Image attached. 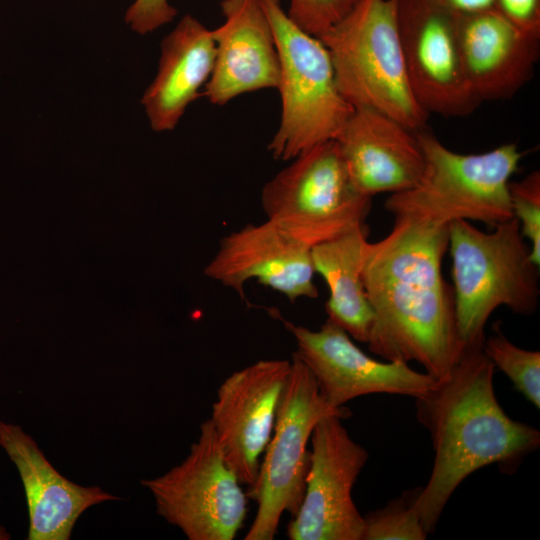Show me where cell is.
<instances>
[{
    "label": "cell",
    "instance_id": "cell-2",
    "mask_svg": "<svg viewBox=\"0 0 540 540\" xmlns=\"http://www.w3.org/2000/svg\"><path fill=\"white\" fill-rule=\"evenodd\" d=\"M494 370L483 344L466 346L451 372L415 398L417 420L428 430L434 450L430 477L415 500L428 534L470 474L491 464L512 471L540 445L538 429L510 418L500 406Z\"/></svg>",
    "mask_w": 540,
    "mask_h": 540
},
{
    "label": "cell",
    "instance_id": "cell-4",
    "mask_svg": "<svg viewBox=\"0 0 540 540\" xmlns=\"http://www.w3.org/2000/svg\"><path fill=\"white\" fill-rule=\"evenodd\" d=\"M319 38L351 106L377 110L416 132L424 129L429 114L409 82L397 0H359Z\"/></svg>",
    "mask_w": 540,
    "mask_h": 540
},
{
    "label": "cell",
    "instance_id": "cell-9",
    "mask_svg": "<svg viewBox=\"0 0 540 540\" xmlns=\"http://www.w3.org/2000/svg\"><path fill=\"white\" fill-rule=\"evenodd\" d=\"M141 484L151 492L157 513L189 540H232L248 511V495L227 464L209 419L180 464Z\"/></svg>",
    "mask_w": 540,
    "mask_h": 540
},
{
    "label": "cell",
    "instance_id": "cell-24",
    "mask_svg": "<svg viewBox=\"0 0 540 540\" xmlns=\"http://www.w3.org/2000/svg\"><path fill=\"white\" fill-rule=\"evenodd\" d=\"M359 0H290L288 17L303 31L321 36Z\"/></svg>",
    "mask_w": 540,
    "mask_h": 540
},
{
    "label": "cell",
    "instance_id": "cell-16",
    "mask_svg": "<svg viewBox=\"0 0 540 540\" xmlns=\"http://www.w3.org/2000/svg\"><path fill=\"white\" fill-rule=\"evenodd\" d=\"M223 23L212 30L216 53L204 95L215 105L261 89H277L279 54L261 0H222Z\"/></svg>",
    "mask_w": 540,
    "mask_h": 540
},
{
    "label": "cell",
    "instance_id": "cell-7",
    "mask_svg": "<svg viewBox=\"0 0 540 540\" xmlns=\"http://www.w3.org/2000/svg\"><path fill=\"white\" fill-rule=\"evenodd\" d=\"M292 160L262 188L266 220L311 248L366 225L372 198L354 186L335 139Z\"/></svg>",
    "mask_w": 540,
    "mask_h": 540
},
{
    "label": "cell",
    "instance_id": "cell-21",
    "mask_svg": "<svg viewBox=\"0 0 540 540\" xmlns=\"http://www.w3.org/2000/svg\"><path fill=\"white\" fill-rule=\"evenodd\" d=\"M494 334L484 340L483 351L495 368L500 369L516 389L537 409L540 408V352L513 344L493 326Z\"/></svg>",
    "mask_w": 540,
    "mask_h": 540
},
{
    "label": "cell",
    "instance_id": "cell-3",
    "mask_svg": "<svg viewBox=\"0 0 540 540\" xmlns=\"http://www.w3.org/2000/svg\"><path fill=\"white\" fill-rule=\"evenodd\" d=\"M491 232L470 221L448 224V250L458 331L465 346L483 344L493 311L505 306L529 316L539 301V271L516 218Z\"/></svg>",
    "mask_w": 540,
    "mask_h": 540
},
{
    "label": "cell",
    "instance_id": "cell-25",
    "mask_svg": "<svg viewBox=\"0 0 540 540\" xmlns=\"http://www.w3.org/2000/svg\"><path fill=\"white\" fill-rule=\"evenodd\" d=\"M176 14L168 0H135L126 11L125 22L132 30L146 34L171 22Z\"/></svg>",
    "mask_w": 540,
    "mask_h": 540
},
{
    "label": "cell",
    "instance_id": "cell-27",
    "mask_svg": "<svg viewBox=\"0 0 540 540\" xmlns=\"http://www.w3.org/2000/svg\"><path fill=\"white\" fill-rule=\"evenodd\" d=\"M455 13H466L493 6V0H434Z\"/></svg>",
    "mask_w": 540,
    "mask_h": 540
},
{
    "label": "cell",
    "instance_id": "cell-28",
    "mask_svg": "<svg viewBox=\"0 0 540 540\" xmlns=\"http://www.w3.org/2000/svg\"><path fill=\"white\" fill-rule=\"evenodd\" d=\"M10 538V535L5 531L4 528L0 527V540H7Z\"/></svg>",
    "mask_w": 540,
    "mask_h": 540
},
{
    "label": "cell",
    "instance_id": "cell-5",
    "mask_svg": "<svg viewBox=\"0 0 540 540\" xmlns=\"http://www.w3.org/2000/svg\"><path fill=\"white\" fill-rule=\"evenodd\" d=\"M424 169L411 188L390 194L385 209L407 217L448 225L479 221L492 227L513 218L509 182L523 157L515 143L479 154H461L424 129L417 131Z\"/></svg>",
    "mask_w": 540,
    "mask_h": 540
},
{
    "label": "cell",
    "instance_id": "cell-15",
    "mask_svg": "<svg viewBox=\"0 0 540 540\" xmlns=\"http://www.w3.org/2000/svg\"><path fill=\"white\" fill-rule=\"evenodd\" d=\"M456 33L464 75L480 103L513 97L533 76L540 36L519 28L493 6L456 13Z\"/></svg>",
    "mask_w": 540,
    "mask_h": 540
},
{
    "label": "cell",
    "instance_id": "cell-14",
    "mask_svg": "<svg viewBox=\"0 0 540 540\" xmlns=\"http://www.w3.org/2000/svg\"><path fill=\"white\" fill-rule=\"evenodd\" d=\"M311 247L274 223L247 224L224 236L204 269L210 279L245 299V285L257 280L294 303L318 297Z\"/></svg>",
    "mask_w": 540,
    "mask_h": 540
},
{
    "label": "cell",
    "instance_id": "cell-22",
    "mask_svg": "<svg viewBox=\"0 0 540 540\" xmlns=\"http://www.w3.org/2000/svg\"><path fill=\"white\" fill-rule=\"evenodd\" d=\"M421 487L405 491L365 516L362 540H424L428 533L415 508Z\"/></svg>",
    "mask_w": 540,
    "mask_h": 540
},
{
    "label": "cell",
    "instance_id": "cell-6",
    "mask_svg": "<svg viewBox=\"0 0 540 540\" xmlns=\"http://www.w3.org/2000/svg\"><path fill=\"white\" fill-rule=\"evenodd\" d=\"M261 1L280 62L281 119L268 150L274 159L289 161L335 139L354 107L337 86L330 55L320 38L293 23L280 2Z\"/></svg>",
    "mask_w": 540,
    "mask_h": 540
},
{
    "label": "cell",
    "instance_id": "cell-11",
    "mask_svg": "<svg viewBox=\"0 0 540 540\" xmlns=\"http://www.w3.org/2000/svg\"><path fill=\"white\" fill-rule=\"evenodd\" d=\"M405 66L413 93L428 113L465 117L481 104L462 68L456 13L434 0H397Z\"/></svg>",
    "mask_w": 540,
    "mask_h": 540
},
{
    "label": "cell",
    "instance_id": "cell-1",
    "mask_svg": "<svg viewBox=\"0 0 540 540\" xmlns=\"http://www.w3.org/2000/svg\"><path fill=\"white\" fill-rule=\"evenodd\" d=\"M448 225L395 217L392 230L367 241L362 279L374 319L369 350L386 361L417 362L445 378L466 346L456 320L453 287L443 277Z\"/></svg>",
    "mask_w": 540,
    "mask_h": 540
},
{
    "label": "cell",
    "instance_id": "cell-10",
    "mask_svg": "<svg viewBox=\"0 0 540 540\" xmlns=\"http://www.w3.org/2000/svg\"><path fill=\"white\" fill-rule=\"evenodd\" d=\"M342 419L325 416L312 431L304 497L287 528L291 540H362L364 520L352 490L369 454Z\"/></svg>",
    "mask_w": 540,
    "mask_h": 540
},
{
    "label": "cell",
    "instance_id": "cell-12",
    "mask_svg": "<svg viewBox=\"0 0 540 540\" xmlns=\"http://www.w3.org/2000/svg\"><path fill=\"white\" fill-rule=\"evenodd\" d=\"M296 340L297 356L314 376L321 394L334 408L357 397L395 394L421 397L438 380L401 361H378L364 353L340 327L326 320L319 330L284 321Z\"/></svg>",
    "mask_w": 540,
    "mask_h": 540
},
{
    "label": "cell",
    "instance_id": "cell-18",
    "mask_svg": "<svg viewBox=\"0 0 540 540\" xmlns=\"http://www.w3.org/2000/svg\"><path fill=\"white\" fill-rule=\"evenodd\" d=\"M0 446L23 483L29 512L28 540H69L86 509L118 499L100 487H83L63 477L19 425L0 421Z\"/></svg>",
    "mask_w": 540,
    "mask_h": 540
},
{
    "label": "cell",
    "instance_id": "cell-19",
    "mask_svg": "<svg viewBox=\"0 0 540 540\" xmlns=\"http://www.w3.org/2000/svg\"><path fill=\"white\" fill-rule=\"evenodd\" d=\"M215 53L212 30L191 15L164 38L158 72L141 100L153 130L175 128L208 82Z\"/></svg>",
    "mask_w": 540,
    "mask_h": 540
},
{
    "label": "cell",
    "instance_id": "cell-26",
    "mask_svg": "<svg viewBox=\"0 0 540 540\" xmlns=\"http://www.w3.org/2000/svg\"><path fill=\"white\" fill-rule=\"evenodd\" d=\"M493 7L519 28L540 36V0H493Z\"/></svg>",
    "mask_w": 540,
    "mask_h": 540
},
{
    "label": "cell",
    "instance_id": "cell-29",
    "mask_svg": "<svg viewBox=\"0 0 540 540\" xmlns=\"http://www.w3.org/2000/svg\"><path fill=\"white\" fill-rule=\"evenodd\" d=\"M275 1H278V2H280V0H275Z\"/></svg>",
    "mask_w": 540,
    "mask_h": 540
},
{
    "label": "cell",
    "instance_id": "cell-8",
    "mask_svg": "<svg viewBox=\"0 0 540 540\" xmlns=\"http://www.w3.org/2000/svg\"><path fill=\"white\" fill-rule=\"evenodd\" d=\"M350 416L345 408L330 406L304 362L294 352L283 389L272 436L260 463L259 474L247 495L256 500V516L245 540H272L282 515L294 516L302 503L312 431L325 416Z\"/></svg>",
    "mask_w": 540,
    "mask_h": 540
},
{
    "label": "cell",
    "instance_id": "cell-23",
    "mask_svg": "<svg viewBox=\"0 0 540 540\" xmlns=\"http://www.w3.org/2000/svg\"><path fill=\"white\" fill-rule=\"evenodd\" d=\"M509 197L514 218L522 236L530 242L532 262L540 265V173L531 172L520 181L509 182Z\"/></svg>",
    "mask_w": 540,
    "mask_h": 540
},
{
    "label": "cell",
    "instance_id": "cell-17",
    "mask_svg": "<svg viewBox=\"0 0 540 540\" xmlns=\"http://www.w3.org/2000/svg\"><path fill=\"white\" fill-rule=\"evenodd\" d=\"M335 140L354 186L367 197L405 191L422 175L416 131L377 110L354 108Z\"/></svg>",
    "mask_w": 540,
    "mask_h": 540
},
{
    "label": "cell",
    "instance_id": "cell-13",
    "mask_svg": "<svg viewBox=\"0 0 540 540\" xmlns=\"http://www.w3.org/2000/svg\"><path fill=\"white\" fill-rule=\"evenodd\" d=\"M290 371V360H259L232 373L217 391L209 420L227 464L248 487L257 480Z\"/></svg>",
    "mask_w": 540,
    "mask_h": 540
},
{
    "label": "cell",
    "instance_id": "cell-20",
    "mask_svg": "<svg viewBox=\"0 0 540 540\" xmlns=\"http://www.w3.org/2000/svg\"><path fill=\"white\" fill-rule=\"evenodd\" d=\"M367 231L361 226L311 249L315 273L329 289L327 320L362 343H367L374 319L362 279Z\"/></svg>",
    "mask_w": 540,
    "mask_h": 540
}]
</instances>
